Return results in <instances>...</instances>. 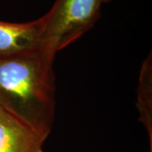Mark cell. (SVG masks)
<instances>
[{"label":"cell","mask_w":152,"mask_h":152,"mask_svg":"<svg viewBox=\"0 0 152 152\" xmlns=\"http://www.w3.org/2000/svg\"><path fill=\"white\" fill-rule=\"evenodd\" d=\"M54 58L44 52L0 56V107L47 138L54 121Z\"/></svg>","instance_id":"1"},{"label":"cell","mask_w":152,"mask_h":152,"mask_svg":"<svg viewBox=\"0 0 152 152\" xmlns=\"http://www.w3.org/2000/svg\"><path fill=\"white\" fill-rule=\"evenodd\" d=\"M107 0H56L44 15V53H56L95 26Z\"/></svg>","instance_id":"2"},{"label":"cell","mask_w":152,"mask_h":152,"mask_svg":"<svg viewBox=\"0 0 152 152\" xmlns=\"http://www.w3.org/2000/svg\"><path fill=\"white\" fill-rule=\"evenodd\" d=\"M44 17L26 23L0 20V56L44 52Z\"/></svg>","instance_id":"3"},{"label":"cell","mask_w":152,"mask_h":152,"mask_svg":"<svg viewBox=\"0 0 152 152\" xmlns=\"http://www.w3.org/2000/svg\"><path fill=\"white\" fill-rule=\"evenodd\" d=\"M46 140L0 107V152H43Z\"/></svg>","instance_id":"4"},{"label":"cell","mask_w":152,"mask_h":152,"mask_svg":"<svg viewBox=\"0 0 152 152\" xmlns=\"http://www.w3.org/2000/svg\"><path fill=\"white\" fill-rule=\"evenodd\" d=\"M151 56L148 57L142 66L140 86L138 93V108L140 113L142 123L145 125L151 140L152 151V118H151Z\"/></svg>","instance_id":"5"},{"label":"cell","mask_w":152,"mask_h":152,"mask_svg":"<svg viewBox=\"0 0 152 152\" xmlns=\"http://www.w3.org/2000/svg\"><path fill=\"white\" fill-rule=\"evenodd\" d=\"M109 1H111V0H107V2H109Z\"/></svg>","instance_id":"6"}]
</instances>
